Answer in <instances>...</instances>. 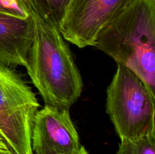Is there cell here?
<instances>
[{
    "label": "cell",
    "mask_w": 155,
    "mask_h": 154,
    "mask_svg": "<svg viewBox=\"0 0 155 154\" xmlns=\"http://www.w3.org/2000/svg\"><path fill=\"white\" fill-rule=\"evenodd\" d=\"M33 38L24 67L45 104L69 109L83 91L81 75L58 27L30 11Z\"/></svg>",
    "instance_id": "1"
},
{
    "label": "cell",
    "mask_w": 155,
    "mask_h": 154,
    "mask_svg": "<svg viewBox=\"0 0 155 154\" xmlns=\"http://www.w3.org/2000/svg\"><path fill=\"white\" fill-rule=\"evenodd\" d=\"M94 46L137 74L155 95V0H129Z\"/></svg>",
    "instance_id": "2"
},
{
    "label": "cell",
    "mask_w": 155,
    "mask_h": 154,
    "mask_svg": "<svg viewBox=\"0 0 155 154\" xmlns=\"http://www.w3.org/2000/svg\"><path fill=\"white\" fill-rule=\"evenodd\" d=\"M154 101L137 74L117 64L107 89L106 111L120 140L155 134Z\"/></svg>",
    "instance_id": "3"
},
{
    "label": "cell",
    "mask_w": 155,
    "mask_h": 154,
    "mask_svg": "<svg viewBox=\"0 0 155 154\" xmlns=\"http://www.w3.org/2000/svg\"><path fill=\"white\" fill-rule=\"evenodd\" d=\"M39 108L31 88L12 68L0 63V132L16 154H33L32 129Z\"/></svg>",
    "instance_id": "4"
},
{
    "label": "cell",
    "mask_w": 155,
    "mask_h": 154,
    "mask_svg": "<svg viewBox=\"0 0 155 154\" xmlns=\"http://www.w3.org/2000/svg\"><path fill=\"white\" fill-rule=\"evenodd\" d=\"M129 0H68L58 29L66 41L94 46L103 28Z\"/></svg>",
    "instance_id": "5"
},
{
    "label": "cell",
    "mask_w": 155,
    "mask_h": 154,
    "mask_svg": "<svg viewBox=\"0 0 155 154\" xmlns=\"http://www.w3.org/2000/svg\"><path fill=\"white\" fill-rule=\"evenodd\" d=\"M33 154H73L80 149V137L69 109L45 104L34 117L31 135Z\"/></svg>",
    "instance_id": "6"
},
{
    "label": "cell",
    "mask_w": 155,
    "mask_h": 154,
    "mask_svg": "<svg viewBox=\"0 0 155 154\" xmlns=\"http://www.w3.org/2000/svg\"><path fill=\"white\" fill-rule=\"evenodd\" d=\"M33 38L31 16L21 18L0 11V63L25 66Z\"/></svg>",
    "instance_id": "7"
},
{
    "label": "cell",
    "mask_w": 155,
    "mask_h": 154,
    "mask_svg": "<svg viewBox=\"0 0 155 154\" xmlns=\"http://www.w3.org/2000/svg\"><path fill=\"white\" fill-rule=\"evenodd\" d=\"M29 12L36 11L59 26L68 0H24Z\"/></svg>",
    "instance_id": "8"
},
{
    "label": "cell",
    "mask_w": 155,
    "mask_h": 154,
    "mask_svg": "<svg viewBox=\"0 0 155 154\" xmlns=\"http://www.w3.org/2000/svg\"><path fill=\"white\" fill-rule=\"evenodd\" d=\"M114 154H155V134L135 140H122Z\"/></svg>",
    "instance_id": "9"
},
{
    "label": "cell",
    "mask_w": 155,
    "mask_h": 154,
    "mask_svg": "<svg viewBox=\"0 0 155 154\" xmlns=\"http://www.w3.org/2000/svg\"><path fill=\"white\" fill-rule=\"evenodd\" d=\"M0 11L21 18L30 17L24 0H0Z\"/></svg>",
    "instance_id": "10"
},
{
    "label": "cell",
    "mask_w": 155,
    "mask_h": 154,
    "mask_svg": "<svg viewBox=\"0 0 155 154\" xmlns=\"http://www.w3.org/2000/svg\"><path fill=\"white\" fill-rule=\"evenodd\" d=\"M0 154H16L0 132Z\"/></svg>",
    "instance_id": "11"
},
{
    "label": "cell",
    "mask_w": 155,
    "mask_h": 154,
    "mask_svg": "<svg viewBox=\"0 0 155 154\" xmlns=\"http://www.w3.org/2000/svg\"><path fill=\"white\" fill-rule=\"evenodd\" d=\"M73 154H89V152H88V151L86 150V149L85 148L84 146H80V149H79L77 152H74V153Z\"/></svg>",
    "instance_id": "12"
}]
</instances>
